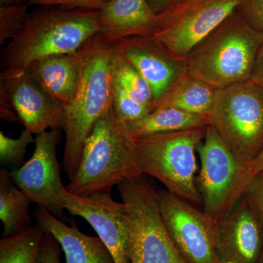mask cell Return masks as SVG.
<instances>
[{"label": "cell", "mask_w": 263, "mask_h": 263, "mask_svg": "<svg viewBox=\"0 0 263 263\" xmlns=\"http://www.w3.org/2000/svg\"><path fill=\"white\" fill-rule=\"evenodd\" d=\"M99 11L53 7L29 13L2 51L0 79L22 76L37 60L79 51L98 34Z\"/></svg>", "instance_id": "1"}, {"label": "cell", "mask_w": 263, "mask_h": 263, "mask_svg": "<svg viewBox=\"0 0 263 263\" xmlns=\"http://www.w3.org/2000/svg\"><path fill=\"white\" fill-rule=\"evenodd\" d=\"M82 73L75 98L65 107L63 164L69 179L77 171L86 139L112 108L113 44L98 34L84 45Z\"/></svg>", "instance_id": "2"}, {"label": "cell", "mask_w": 263, "mask_h": 263, "mask_svg": "<svg viewBox=\"0 0 263 263\" xmlns=\"http://www.w3.org/2000/svg\"><path fill=\"white\" fill-rule=\"evenodd\" d=\"M262 42L237 8L190 52L188 72L216 89L250 81Z\"/></svg>", "instance_id": "3"}, {"label": "cell", "mask_w": 263, "mask_h": 263, "mask_svg": "<svg viewBox=\"0 0 263 263\" xmlns=\"http://www.w3.org/2000/svg\"><path fill=\"white\" fill-rule=\"evenodd\" d=\"M142 175L135 140L111 108L86 139L77 171L65 187L77 196L110 193L114 186Z\"/></svg>", "instance_id": "4"}, {"label": "cell", "mask_w": 263, "mask_h": 263, "mask_svg": "<svg viewBox=\"0 0 263 263\" xmlns=\"http://www.w3.org/2000/svg\"><path fill=\"white\" fill-rule=\"evenodd\" d=\"M206 127L158 133L135 140L142 173L158 180L165 190L193 205L202 203L197 185L195 152Z\"/></svg>", "instance_id": "5"}, {"label": "cell", "mask_w": 263, "mask_h": 263, "mask_svg": "<svg viewBox=\"0 0 263 263\" xmlns=\"http://www.w3.org/2000/svg\"><path fill=\"white\" fill-rule=\"evenodd\" d=\"M117 186L129 233L130 263H187L164 224L155 185L142 175Z\"/></svg>", "instance_id": "6"}, {"label": "cell", "mask_w": 263, "mask_h": 263, "mask_svg": "<svg viewBox=\"0 0 263 263\" xmlns=\"http://www.w3.org/2000/svg\"><path fill=\"white\" fill-rule=\"evenodd\" d=\"M209 117L237 159L248 165L263 149V89L252 81L218 89Z\"/></svg>", "instance_id": "7"}, {"label": "cell", "mask_w": 263, "mask_h": 263, "mask_svg": "<svg viewBox=\"0 0 263 263\" xmlns=\"http://www.w3.org/2000/svg\"><path fill=\"white\" fill-rule=\"evenodd\" d=\"M197 151L201 163L197 185L202 212L218 224L245 195L254 176L248 165L235 157L211 125L207 126L205 138Z\"/></svg>", "instance_id": "8"}, {"label": "cell", "mask_w": 263, "mask_h": 263, "mask_svg": "<svg viewBox=\"0 0 263 263\" xmlns=\"http://www.w3.org/2000/svg\"><path fill=\"white\" fill-rule=\"evenodd\" d=\"M239 0H179L159 14L154 37L170 51L186 58L202 40L238 8Z\"/></svg>", "instance_id": "9"}, {"label": "cell", "mask_w": 263, "mask_h": 263, "mask_svg": "<svg viewBox=\"0 0 263 263\" xmlns=\"http://www.w3.org/2000/svg\"><path fill=\"white\" fill-rule=\"evenodd\" d=\"M166 228L187 263H221L217 224L195 205L167 190H157Z\"/></svg>", "instance_id": "10"}, {"label": "cell", "mask_w": 263, "mask_h": 263, "mask_svg": "<svg viewBox=\"0 0 263 263\" xmlns=\"http://www.w3.org/2000/svg\"><path fill=\"white\" fill-rule=\"evenodd\" d=\"M59 140L60 129L36 135L32 157L10 173L13 182L32 202L65 221L68 220L64 213L67 191L57 159Z\"/></svg>", "instance_id": "11"}, {"label": "cell", "mask_w": 263, "mask_h": 263, "mask_svg": "<svg viewBox=\"0 0 263 263\" xmlns=\"http://www.w3.org/2000/svg\"><path fill=\"white\" fill-rule=\"evenodd\" d=\"M113 47L150 85L155 106L171 85L188 72L186 58L175 55L153 35L126 38Z\"/></svg>", "instance_id": "12"}, {"label": "cell", "mask_w": 263, "mask_h": 263, "mask_svg": "<svg viewBox=\"0 0 263 263\" xmlns=\"http://www.w3.org/2000/svg\"><path fill=\"white\" fill-rule=\"evenodd\" d=\"M123 208L122 202L114 200L110 193L87 196L66 194V210L89 223L111 252L116 263H130L129 233Z\"/></svg>", "instance_id": "13"}, {"label": "cell", "mask_w": 263, "mask_h": 263, "mask_svg": "<svg viewBox=\"0 0 263 263\" xmlns=\"http://www.w3.org/2000/svg\"><path fill=\"white\" fill-rule=\"evenodd\" d=\"M0 81V91L9 99L24 128L34 135L63 129L65 105L46 92L27 71Z\"/></svg>", "instance_id": "14"}, {"label": "cell", "mask_w": 263, "mask_h": 263, "mask_svg": "<svg viewBox=\"0 0 263 263\" xmlns=\"http://www.w3.org/2000/svg\"><path fill=\"white\" fill-rule=\"evenodd\" d=\"M221 263H258L263 230L245 195L217 224Z\"/></svg>", "instance_id": "15"}, {"label": "cell", "mask_w": 263, "mask_h": 263, "mask_svg": "<svg viewBox=\"0 0 263 263\" xmlns=\"http://www.w3.org/2000/svg\"><path fill=\"white\" fill-rule=\"evenodd\" d=\"M160 16L146 0H110L99 11L98 34L113 43L138 36L153 35Z\"/></svg>", "instance_id": "16"}, {"label": "cell", "mask_w": 263, "mask_h": 263, "mask_svg": "<svg viewBox=\"0 0 263 263\" xmlns=\"http://www.w3.org/2000/svg\"><path fill=\"white\" fill-rule=\"evenodd\" d=\"M84 52V46L74 53L46 57L32 63L27 72L46 92L67 106L79 89Z\"/></svg>", "instance_id": "17"}, {"label": "cell", "mask_w": 263, "mask_h": 263, "mask_svg": "<svg viewBox=\"0 0 263 263\" xmlns=\"http://www.w3.org/2000/svg\"><path fill=\"white\" fill-rule=\"evenodd\" d=\"M34 219L56 238L65 254L66 263H116L103 240L84 234L75 223L67 226L41 207L34 212Z\"/></svg>", "instance_id": "18"}, {"label": "cell", "mask_w": 263, "mask_h": 263, "mask_svg": "<svg viewBox=\"0 0 263 263\" xmlns=\"http://www.w3.org/2000/svg\"><path fill=\"white\" fill-rule=\"evenodd\" d=\"M217 90L187 72L171 85L156 105L155 110L174 108L197 115L209 116Z\"/></svg>", "instance_id": "19"}, {"label": "cell", "mask_w": 263, "mask_h": 263, "mask_svg": "<svg viewBox=\"0 0 263 263\" xmlns=\"http://www.w3.org/2000/svg\"><path fill=\"white\" fill-rule=\"evenodd\" d=\"M209 116L197 115L174 108L156 109L139 122L124 126L133 139L142 137L206 127Z\"/></svg>", "instance_id": "20"}, {"label": "cell", "mask_w": 263, "mask_h": 263, "mask_svg": "<svg viewBox=\"0 0 263 263\" xmlns=\"http://www.w3.org/2000/svg\"><path fill=\"white\" fill-rule=\"evenodd\" d=\"M32 200L13 182L11 173L0 170V219L3 237L27 229L32 224L29 205Z\"/></svg>", "instance_id": "21"}, {"label": "cell", "mask_w": 263, "mask_h": 263, "mask_svg": "<svg viewBox=\"0 0 263 263\" xmlns=\"http://www.w3.org/2000/svg\"><path fill=\"white\" fill-rule=\"evenodd\" d=\"M46 231L39 224L0 240V263H41Z\"/></svg>", "instance_id": "22"}, {"label": "cell", "mask_w": 263, "mask_h": 263, "mask_svg": "<svg viewBox=\"0 0 263 263\" xmlns=\"http://www.w3.org/2000/svg\"><path fill=\"white\" fill-rule=\"evenodd\" d=\"M111 76L112 81L133 98L148 106L152 111L155 110V98L150 85L134 66L114 49L111 60Z\"/></svg>", "instance_id": "23"}, {"label": "cell", "mask_w": 263, "mask_h": 263, "mask_svg": "<svg viewBox=\"0 0 263 263\" xmlns=\"http://www.w3.org/2000/svg\"><path fill=\"white\" fill-rule=\"evenodd\" d=\"M112 108L123 125L134 124L152 113V109L140 103L112 81Z\"/></svg>", "instance_id": "24"}, {"label": "cell", "mask_w": 263, "mask_h": 263, "mask_svg": "<svg viewBox=\"0 0 263 263\" xmlns=\"http://www.w3.org/2000/svg\"><path fill=\"white\" fill-rule=\"evenodd\" d=\"M34 141L35 138H33L32 133L26 128L22 129L20 136L15 139L5 136L3 131L0 132V162L2 165L8 171L18 169L24 163L27 148Z\"/></svg>", "instance_id": "25"}, {"label": "cell", "mask_w": 263, "mask_h": 263, "mask_svg": "<svg viewBox=\"0 0 263 263\" xmlns=\"http://www.w3.org/2000/svg\"><path fill=\"white\" fill-rule=\"evenodd\" d=\"M27 2L0 6V43L13 39L23 27L28 16Z\"/></svg>", "instance_id": "26"}, {"label": "cell", "mask_w": 263, "mask_h": 263, "mask_svg": "<svg viewBox=\"0 0 263 263\" xmlns=\"http://www.w3.org/2000/svg\"><path fill=\"white\" fill-rule=\"evenodd\" d=\"M110 0H26L29 5L100 10Z\"/></svg>", "instance_id": "27"}, {"label": "cell", "mask_w": 263, "mask_h": 263, "mask_svg": "<svg viewBox=\"0 0 263 263\" xmlns=\"http://www.w3.org/2000/svg\"><path fill=\"white\" fill-rule=\"evenodd\" d=\"M238 9L246 20L263 34V0H239Z\"/></svg>", "instance_id": "28"}, {"label": "cell", "mask_w": 263, "mask_h": 263, "mask_svg": "<svg viewBox=\"0 0 263 263\" xmlns=\"http://www.w3.org/2000/svg\"><path fill=\"white\" fill-rule=\"evenodd\" d=\"M245 195L253 208L263 230V174L254 176Z\"/></svg>", "instance_id": "29"}, {"label": "cell", "mask_w": 263, "mask_h": 263, "mask_svg": "<svg viewBox=\"0 0 263 263\" xmlns=\"http://www.w3.org/2000/svg\"><path fill=\"white\" fill-rule=\"evenodd\" d=\"M60 254V243L53 235L46 231L43 240L41 263H61Z\"/></svg>", "instance_id": "30"}, {"label": "cell", "mask_w": 263, "mask_h": 263, "mask_svg": "<svg viewBox=\"0 0 263 263\" xmlns=\"http://www.w3.org/2000/svg\"><path fill=\"white\" fill-rule=\"evenodd\" d=\"M0 110L2 119L7 122H14L19 121V118L13 105L3 91H0Z\"/></svg>", "instance_id": "31"}, {"label": "cell", "mask_w": 263, "mask_h": 263, "mask_svg": "<svg viewBox=\"0 0 263 263\" xmlns=\"http://www.w3.org/2000/svg\"><path fill=\"white\" fill-rule=\"evenodd\" d=\"M251 81L263 89V42L257 54Z\"/></svg>", "instance_id": "32"}, {"label": "cell", "mask_w": 263, "mask_h": 263, "mask_svg": "<svg viewBox=\"0 0 263 263\" xmlns=\"http://www.w3.org/2000/svg\"><path fill=\"white\" fill-rule=\"evenodd\" d=\"M151 8L157 14H161L179 0H146Z\"/></svg>", "instance_id": "33"}, {"label": "cell", "mask_w": 263, "mask_h": 263, "mask_svg": "<svg viewBox=\"0 0 263 263\" xmlns=\"http://www.w3.org/2000/svg\"><path fill=\"white\" fill-rule=\"evenodd\" d=\"M248 168L252 176L263 174V149L259 155L248 164Z\"/></svg>", "instance_id": "34"}, {"label": "cell", "mask_w": 263, "mask_h": 263, "mask_svg": "<svg viewBox=\"0 0 263 263\" xmlns=\"http://www.w3.org/2000/svg\"><path fill=\"white\" fill-rule=\"evenodd\" d=\"M22 0H0V6L3 5L13 4V3H18Z\"/></svg>", "instance_id": "35"}, {"label": "cell", "mask_w": 263, "mask_h": 263, "mask_svg": "<svg viewBox=\"0 0 263 263\" xmlns=\"http://www.w3.org/2000/svg\"><path fill=\"white\" fill-rule=\"evenodd\" d=\"M258 263H263V252L262 256H261L260 259H259Z\"/></svg>", "instance_id": "36"}]
</instances>
